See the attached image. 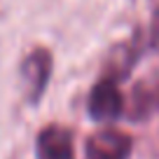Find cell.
<instances>
[{
    "label": "cell",
    "mask_w": 159,
    "mask_h": 159,
    "mask_svg": "<svg viewBox=\"0 0 159 159\" xmlns=\"http://www.w3.org/2000/svg\"><path fill=\"white\" fill-rule=\"evenodd\" d=\"M52 54L45 47L33 49L21 63V80H24V94L30 105H35L47 89V82L52 77Z\"/></svg>",
    "instance_id": "1"
},
{
    "label": "cell",
    "mask_w": 159,
    "mask_h": 159,
    "mask_svg": "<svg viewBox=\"0 0 159 159\" xmlns=\"http://www.w3.org/2000/svg\"><path fill=\"white\" fill-rule=\"evenodd\" d=\"M134 140L119 129H101L87 138V157L89 159H129Z\"/></svg>",
    "instance_id": "2"
},
{
    "label": "cell",
    "mask_w": 159,
    "mask_h": 159,
    "mask_svg": "<svg viewBox=\"0 0 159 159\" xmlns=\"http://www.w3.org/2000/svg\"><path fill=\"white\" fill-rule=\"evenodd\" d=\"M89 115L98 122H112L122 115L124 110V96L117 89V82H110V80H101L91 87L89 91Z\"/></svg>",
    "instance_id": "3"
},
{
    "label": "cell",
    "mask_w": 159,
    "mask_h": 159,
    "mask_svg": "<svg viewBox=\"0 0 159 159\" xmlns=\"http://www.w3.org/2000/svg\"><path fill=\"white\" fill-rule=\"evenodd\" d=\"M35 157L38 159H75L73 134L59 124L45 126L35 138Z\"/></svg>",
    "instance_id": "4"
},
{
    "label": "cell",
    "mask_w": 159,
    "mask_h": 159,
    "mask_svg": "<svg viewBox=\"0 0 159 159\" xmlns=\"http://www.w3.org/2000/svg\"><path fill=\"white\" fill-rule=\"evenodd\" d=\"M134 63H136V47L129 42L117 45L112 49V54L108 56V63H105V80L117 82V80L126 77Z\"/></svg>",
    "instance_id": "5"
},
{
    "label": "cell",
    "mask_w": 159,
    "mask_h": 159,
    "mask_svg": "<svg viewBox=\"0 0 159 159\" xmlns=\"http://www.w3.org/2000/svg\"><path fill=\"white\" fill-rule=\"evenodd\" d=\"M157 103H159V84H154V82H140L136 87L134 98H131V110H134L131 117H136V119L145 117Z\"/></svg>",
    "instance_id": "6"
},
{
    "label": "cell",
    "mask_w": 159,
    "mask_h": 159,
    "mask_svg": "<svg viewBox=\"0 0 159 159\" xmlns=\"http://www.w3.org/2000/svg\"><path fill=\"white\" fill-rule=\"evenodd\" d=\"M150 42H152L154 52L159 54V7L152 14V28H150Z\"/></svg>",
    "instance_id": "7"
}]
</instances>
